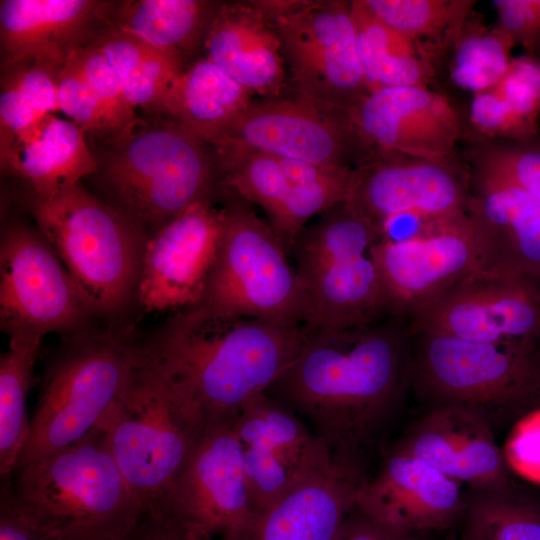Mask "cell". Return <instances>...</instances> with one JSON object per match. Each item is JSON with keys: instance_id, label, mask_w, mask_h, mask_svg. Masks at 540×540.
I'll use <instances>...</instances> for the list:
<instances>
[{"instance_id": "cell-40", "label": "cell", "mask_w": 540, "mask_h": 540, "mask_svg": "<svg viewBox=\"0 0 540 540\" xmlns=\"http://www.w3.org/2000/svg\"><path fill=\"white\" fill-rule=\"evenodd\" d=\"M475 148L540 202V141H490Z\"/></svg>"}, {"instance_id": "cell-22", "label": "cell", "mask_w": 540, "mask_h": 540, "mask_svg": "<svg viewBox=\"0 0 540 540\" xmlns=\"http://www.w3.org/2000/svg\"><path fill=\"white\" fill-rule=\"evenodd\" d=\"M366 478L360 459L334 455L327 468L294 484L221 540H334Z\"/></svg>"}, {"instance_id": "cell-18", "label": "cell", "mask_w": 540, "mask_h": 540, "mask_svg": "<svg viewBox=\"0 0 540 540\" xmlns=\"http://www.w3.org/2000/svg\"><path fill=\"white\" fill-rule=\"evenodd\" d=\"M472 148L465 162L467 209L481 267L540 283V202Z\"/></svg>"}, {"instance_id": "cell-34", "label": "cell", "mask_w": 540, "mask_h": 540, "mask_svg": "<svg viewBox=\"0 0 540 540\" xmlns=\"http://www.w3.org/2000/svg\"><path fill=\"white\" fill-rule=\"evenodd\" d=\"M41 337L9 336V348L0 358V474L16 470L30 435L27 401Z\"/></svg>"}, {"instance_id": "cell-4", "label": "cell", "mask_w": 540, "mask_h": 540, "mask_svg": "<svg viewBox=\"0 0 540 540\" xmlns=\"http://www.w3.org/2000/svg\"><path fill=\"white\" fill-rule=\"evenodd\" d=\"M15 471L1 495L53 540H122L144 515L99 427Z\"/></svg>"}, {"instance_id": "cell-27", "label": "cell", "mask_w": 540, "mask_h": 540, "mask_svg": "<svg viewBox=\"0 0 540 540\" xmlns=\"http://www.w3.org/2000/svg\"><path fill=\"white\" fill-rule=\"evenodd\" d=\"M252 93L207 58L170 85L163 116L210 144L253 101Z\"/></svg>"}, {"instance_id": "cell-13", "label": "cell", "mask_w": 540, "mask_h": 540, "mask_svg": "<svg viewBox=\"0 0 540 540\" xmlns=\"http://www.w3.org/2000/svg\"><path fill=\"white\" fill-rule=\"evenodd\" d=\"M410 331L540 353V283L478 268L406 317Z\"/></svg>"}, {"instance_id": "cell-24", "label": "cell", "mask_w": 540, "mask_h": 540, "mask_svg": "<svg viewBox=\"0 0 540 540\" xmlns=\"http://www.w3.org/2000/svg\"><path fill=\"white\" fill-rule=\"evenodd\" d=\"M108 1L1 0V63L42 58L66 64L109 29Z\"/></svg>"}, {"instance_id": "cell-43", "label": "cell", "mask_w": 540, "mask_h": 540, "mask_svg": "<svg viewBox=\"0 0 540 540\" xmlns=\"http://www.w3.org/2000/svg\"><path fill=\"white\" fill-rule=\"evenodd\" d=\"M138 529L144 540H203L181 520L159 507L144 513Z\"/></svg>"}, {"instance_id": "cell-8", "label": "cell", "mask_w": 540, "mask_h": 540, "mask_svg": "<svg viewBox=\"0 0 540 540\" xmlns=\"http://www.w3.org/2000/svg\"><path fill=\"white\" fill-rule=\"evenodd\" d=\"M221 192L225 200L218 250L202 298L191 308L212 316L302 326V291L286 249L252 204L229 188Z\"/></svg>"}, {"instance_id": "cell-33", "label": "cell", "mask_w": 540, "mask_h": 540, "mask_svg": "<svg viewBox=\"0 0 540 540\" xmlns=\"http://www.w3.org/2000/svg\"><path fill=\"white\" fill-rule=\"evenodd\" d=\"M64 65L42 58L1 63L0 153L45 116L60 111L57 76Z\"/></svg>"}, {"instance_id": "cell-11", "label": "cell", "mask_w": 540, "mask_h": 540, "mask_svg": "<svg viewBox=\"0 0 540 540\" xmlns=\"http://www.w3.org/2000/svg\"><path fill=\"white\" fill-rule=\"evenodd\" d=\"M345 202L380 239L408 237L428 223L468 213L467 170L454 158L376 148L355 167Z\"/></svg>"}, {"instance_id": "cell-20", "label": "cell", "mask_w": 540, "mask_h": 540, "mask_svg": "<svg viewBox=\"0 0 540 540\" xmlns=\"http://www.w3.org/2000/svg\"><path fill=\"white\" fill-rule=\"evenodd\" d=\"M346 114L374 148L426 159H453L463 135L455 107L429 87L375 90Z\"/></svg>"}, {"instance_id": "cell-44", "label": "cell", "mask_w": 540, "mask_h": 540, "mask_svg": "<svg viewBox=\"0 0 540 540\" xmlns=\"http://www.w3.org/2000/svg\"><path fill=\"white\" fill-rule=\"evenodd\" d=\"M334 540H417L415 535L392 532L363 514L356 506L344 519Z\"/></svg>"}, {"instance_id": "cell-29", "label": "cell", "mask_w": 540, "mask_h": 540, "mask_svg": "<svg viewBox=\"0 0 540 540\" xmlns=\"http://www.w3.org/2000/svg\"><path fill=\"white\" fill-rule=\"evenodd\" d=\"M220 4L203 0L108 1L109 29L133 35L179 59L202 38Z\"/></svg>"}, {"instance_id": "cell-19", "label": "cell", "mask_w": 540, "mask_h": 540, "mask_svg": "<svg viewBox=\"0 0 540 540\" xmlns=\"http://www.w3.org/2000/svg\"><path fill=\"white\" fill-rule=\"evenodd\" d=\"M222 211L211 200L196 202L145 242L138 299L149 311L196 306L218 250Z\"/></svg>"}, {"instance_id": "cell-5", "label": "cell", "mask_w": 540, "mask_h": 540, "mask_svg": "<svg viewBox=\"0 0 540 540\" xmlns=\"http://www.w3.org/2000/svg\"><path fill=\"white\" fill-rule=\"evenodd\" d=\"M208 426L189 392L139 346L129 379L99 428L145 513L163 499Z\"/></svg>"}, {"instance_id": "cell-26", "label": "cell", "mask_w": 540, "mask_h": 540, "mask_svg": "<svg viewBox=\"0 0 540 540\" xmlns=\"http://www.w3.org/2000/svg\"><path fill=\"white\" fill-rule=\"evenodd\" d=\"M1 171L24 181L33 197H45L93 175L97 162L85 133L49 114L0 153Z\"/></svg>"}, {"instance_id": "cell-23", "label": "cell", "mask_w": 540, "mask_h": 540, "mask_svg": "<svg viewBox=\"0 0 540 540\" xmlns=\"http://www.w3.org/2000/svg\"><path fill=\"white\" fill-rule=\"evenodd\" d=\"M396 449L480 492H501L507 484V465L486 418L465 407L437 406Z\"/></svg>"}, {"instance_id": "cell-7", "label": "cell", "mask_w": 540, "mask_h": 540, "mask_svg": "<svg viewBox=\"0 0 540 540\" xmlns=\"http://www.w3.org/2000/svg\"><path fill=\"white\" fill-rule=\"evenodd\" d=\"M32 214L92 311L122 305L138 284L142 230L80 183L33 197Z\"/></svg>"}, {"instance_id": "cell-10", "label": "cell", "mask_w": 540, "mask_h": 540, "mask_svg": "<svg viewBox=\"0 0 540 540\" xmlns=\"http://www.w3.org/2000/svg\"><path fill=\"white\" fill-rule=\"evenodd\" d=\"M299 95L346 113L369 94L350 1H261Z\"/></svg>"}, {"instance_id": "cell-3", "label": "cell", "mask_w": 540, "mask_h": 540, "mask_svg": "<svg viewBox=\"0 0 540 540\" xmlns=\"http://www.w3.org/2000/svg\"><path fill=\"white\" fill-rule=\"evenodd\" d=\"M93 143L106 202L141 230H158L221 189L214 149L166 116L137 117Z\"/></svg>"}, {"instance_id": "cell-31", "label": "cell", "mask_w": 540, "mask_h": 540, "mask_svg": "<svg viewBox=\"0 0 540 540\" xmlns=\"http://www.w3.org/2000/svg\"><path fill=\"white\" fill-rule=\"evenodd\" d=\"M350 3L359 56L370 91L429 87L435 63L407 37L377 18L365 0Z\"/></svg>"}, {"instance_id": "cell-15", "label": "cell", "mask_w": 540, "mask_h": 540, "mask_svg": "<svg viewBox=\"0 0 540 540\" xmlns=\"http://www.w3.org/2000/svg\"><path fill=\"white\" fill-rule=\"evenodd\" d=\"M92 311L43 236L23 225L0 244V319L8 336L67 332Z\"/></svg>"}, {"instance_id": "cell-1", "label": "cell", "mask_w": 540, "mask_h": 540, "mask_svg": "<svg viewBox=\"0 0 540 540\" xmlns=\"http://www.w3.org/2000/svg\"><path fill=\"white\" fill-rule=\"evenodd\" d=\"M410 382L407 320L386 314L343 329H305L299 352L265 392L308 421L333 455L360 459Z\"/></svg>"}, {"instance_id": "cell-38", "label": "cell", "mask_w": 540, "mask_h": 540, "mask_svg": "<svg viewBox=\"0 0 540 540\" xmlns=\"http://www.w3.org/2000/svg\"><path fill=\"white\" fill-rule=\"evenodd\" d=\"M57 93L59 110L91 139L119 130L70 57L57 76Z\"/></svg>"}, {"instance_id": "cell-21", "label": "cell", "mask_w": 540, "mask_h": 540, "mask_svg": "<svg viewBox=\"0 0 540 540\" xmlns=\"http://www.w3.org/2000/svg\"><path fill=\"white\" fill-rule=\"evenodd\" d=\"M356 508L392 532L415 535L448 528L466 505L459 482L395 449L378 473L365 479Z\"/></svg>"}, {"instance_id": "cell-46", "label": "cell", "mask_w": 540, "mask_h": 540, "mask_svg": "<svg viewBox=\"0 0 540 540\" xmlns=\"http://www.w3.org/2000/svg\"><path fill=\"white\" fill-rule=\"evenodd\" d=\"M122 540H144V538L141 535L137 526L136 529L131 534H129L127 537H125Z\"/></svg>"}, {"instance_id": "cell-45", "label": "cell", "mask_w": 540, "mask_h": 540, "mask_svg": "<svg viewBox=\"0 0 540 540\" xmlns=\"http://www.w3.org/2000/svg\"><path fill=\"white\" fill-rule=\"evenodd\" d=\"M0 540H53L47 533L20 515L1 495Z\"/></svg>"}, {"instance_id": "cell-2", "label": "cell", "mask_w": 540, "mask_h": 540, "mask_svg": "<svg viewBox=\"0 0 540 540\" xmlns=\"http://www.w3.org/2000/svg\"><path fill=\"white\" fill-rule=\"evenodd\" d=\"M304 339L302 326L188 308L144 349L189 392L210 425L235 420L292 362Z\"/></svg>"}, {"instance_id": "cell-30", "label": "cell", "mask_w": 540, "mask_h": 540, "mask_svg": "<svg viewBox=\"0 0 540 540\" xmlns=\"http://www.w3.org/2000/svg\"><path fill=\"white\" fill-rule=\"evenodd\" d=\"M540 117V60L512 59L504 76L473 95L470 121L494 140L525 142L536 137Z\"/></svg>"}, {"instance_id": "cell-35", "label": "cell", "mask_w": 540, "mask_h": 540, "mask_svg": "<svg viewBox=\"0 0 540 540\" xmlns=\"http://www.w3.org/2000/svg\"><path fill=\"white\" fill-rule=\"evenodd\" d=\"M365 2L377 18L407 37L434 63L451 50L477 3L474 0Z\"/></svg>"}, {"instance_id": "cell-14", "label": "cell", "mask_w": 540, "mask_h": 540, "mask_svg": "<svg viewBox=\"0 0 540 540\" xmlns=\"http://www.w3.org/2000/svg\"><path fill=\"white\" fill-rule=\"evenodd\" d=\"M216 154L260 152L330 166L356 167L374 148L347 114L300 95L252 101L210 144Z\"/></svg>"}, {"instance_id": "cell-41", "label": "cell", "mask_w": 540, "mask_h": 540, "mask_svg": "<svg viewBox=\"0 0 540 540\" xmlns=\"http://www.w3.org/2000/svg\"><path fill=\"white\" fill-rule=\"evenodd\" d=\"M502 453L507 467L540 485V408L529 412L513 426Z\"/></svg>"}, {"instance_id": "cell-12", "label": "cell", "mask_w": 540, "mask_h": 540, "mask_svg": "<svg viewBox=\"0 0 540 540\" xmlns=\"http://www.w3.org/2000/svg\"><path fill=\"white\" fill-rule=\"evenodd\" d=\"M410 333L411 381L440 405L483 416L540 387V353L437 332Z\"/></svg>"}, {"instance_id": "cell-36", "label": "cell", "mask_w": 540, "mask_h": 540, "mask_svg": "<svg viewBox=\"0 0 540 540\" xmlns=\"http://www.w3.org/2000/svg\"><path fill=\"white\" fill-rule=\"evenodd\" d=\"M515 42L496 24H485L474 11L451 48L450 76L460 88L477 94L506 73Z\"/></svg>"}, {"instance_id": "cell-17", "label": "cell", "mask_w": 540, "mask_h": 540, "mask_svg": "<svg viewBox=\"0 0 540 540\" xmlns=\"http://www.w3.org/2000/svg\"><path fill=\"white\" fill-rule=\"evenodd\" d=\"M235 420L208 426L182 471L154 507L177 517L203 540L235 532L254 516Z\"/></svg>"}, {"instance_id": "cell-47", "label": "cell", "mask_w": 540, "mask_h": 540, "mask_svg": "<svg viewBox=\"0 0 540 540\" xmlns=\"http://www.w3.org/2000/svg\"><path fill=\"white\" fill-rule=\"evenodd\" d=\"M463 540H476V539L472 538L471 536L467 534H464Z\"/></svg>"}, {"instance_id": "cell-42", "label": "cell", "mask_w": 540, "mask_h": 540, "mask_svg": "<svg viewBox=\"0 0 540 540\" xmlns=\"http://www.w3.org/2000/svg\"><path fill=\"white\" fill-rule=\"evenodd\" d=\"M497 25L520 45L525 55L540 60V0H493Z\"/></svg>"}, {"instance_id": "cell-28", "label": "cell", "mask_w": 540, "mask_h": 540, "mask_svg": "<svg viewBox=\"0 0 540 540\" xmlns=\"http://www.w3.org/2000/svg\"><path fill=\"white\" fill-rule=\"evenodd\" d=\"M234 427L243 446L267 451L301 479L327 468L334 460L326 442L265 391L243 405Z\"/></svg>"}, {"instance_id": "cell-16", "label": "cell", "mask_w": 540, "mask_h": 540, "mask_svg": "<svg viewBox=\"0 0 540 540\" xmlns=\"http://www.w3.org/2000/svg\"><path fill=\"white\" fill-rule=\"evenodd\" d=\"M371 255L388 312L403 318L482 263L468 213L434 221L408 237L381 238Z\"/></svg>"}, {"instance_id": "cell-39", "label": "cell", "mask_w": 540, "mask_h": 540, "mask_svg": "<svg viewBox=\"0 0 540 540\" xmlns=\"http://www.w3.org/2000/svg\"><path fill=\"white\" fill-rule=\"evenodd\" d=\"M70 58L76 64L111 121L121 129L138 116L97 43L76 50Z\"/></svg>"}, {"instance_id": "cell-9", "label": "cell", "mask_w": 540, "mask_h": 540, "mask_svg": "<svg viewBox=\"0 0 540 540\" xmlns=\"http://www.w3.org/2000/svg\"><path fill=\"white\" fill-rule=\"evenodd\" d=\"M138 350L122 333L82 337L68 344L46 370L17 468L99 427L123 391Z\"/></svg>"}, {"instance_id": "cell-25", "label": "cell", "mask_w": 540, "mask_h": 540, "mask_svg": "<svg viewBox=\"0 0 540 540\" xmlns=\"http://www.w3.org/2000/svg\"><path fill=\"white\" fill-rule=\"evenodd\" d=\"M206 58L252 94L277 97L285 87V60L261 1L220 4L204 38Z\"/></svg>"}, {"instance_id": "cell-6", "label": "cell", "mask_w": 540, "mask_h": 540, "mask_svg": "<svg viewBox=\"0 0 540 540\" xmlns=\"http://www.w3.org/2000/svg\"><path fill=\"white\" fill-rule=\"evenodd\" d=\"M379 239L378 231L345 201L299 232L289 254L302 291L306 330L343 329L390 314L371 255Z\"/></svg>"}, {"instance_id": "cell-37", "label": "cell", "mask_w": 540, "mask_h": 540, "mask_svg": "<svg viewBox=\"0 0 540 540\" xmlns=\"http://www.w3.org/2000/svg\"><path fill=\"white\" fill-rule=\"evenodd\" d=\"M465 534L476 540H540V514L501 492H481L466 506Z\"/></svg>"}, {"instance_id": "cell-32", "label": "cell", "mask_w": 540, "mask_h": 540, "mask_svg": "<svg viewBox=\"0 0 540 540\" xmlns=\"http://www.w3.org/2000/svg\"><path fill=\"white\" fill-rule=\"evenodd\" d=\"M130 103L147 116H163L167 91L182 62L128 33L107 29L96 41Z\"/></svg>"}]
</instances>
